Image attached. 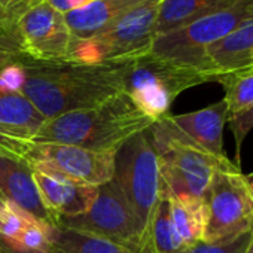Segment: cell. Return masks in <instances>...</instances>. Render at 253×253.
I'll use <instances>...</instances> for the list:
<instances>
[{
    "mask_svg": "<svg viewBox=\"0 0 253 253\" xmlns=\"http://www.w3.org/2000/svg\"><path fill=\"white\" fill-rule=\"evenodd\" d=\"M38 2L39 0H0V30L18 36V20L29 8Z\"/></svg>",
    "mask_w": 253,
    "mask_h": 253,
    "instance_id": "d4e9b609",
    "label": "cell"
},
{
    "mask_svg": "<svg viewBox=\"0 0 253 253\" xmlns=\"http://www.w3.org/2000/svg\"><path fill=\"white\" fill-rule=\"evenodd\" d=\"M154 121L125 92L106 101L48 119L33 136V143H61L95 152H113L133 136L148 130Z\"/></svg>",
    "mask_w": 253,
    "mask_h": 253,
    "instance_id": "7a4b0ae2",
    "label": "cell"
},
{
    "mask_svg": "<svg viewBox=\"0 0 253 253\" xmlns=\"http://www.w3.org/2000/svg\"><path fill=\"white\" fill-rule=\"evenodd\" d=\"M234 2L235 0H163L155 23V36L185 27Z\"/></svg>",
    "mask_w": 253,
    "mask_h": 253,
    "instance_id": "e0dca14e",
    "label": "cell"
},
{
    "mask_svg": "<svg viewBox=\"0 0 253 253\" xmlns=\"http://www.w3.org/2000/svg\"><path fill=\"white\" fill-rule=\"evenodd\" d=\"M252 229L231 240L223 241H198L194 246L188 247L183 253H246Z\"/></svg>",
    "mask_w": 253,
    "mask_h": 253,
    "instance_id": "cb8c5ba5",
    "label": "cell"
},
{
    "mask_svg": "<svg viewBox=\"0 0 253 253\" xmlns=\"http://www.w3.org/2000/svg\"><path fill=\"white\" fill-rule=\"evenodd\" d=\"M6 204V200H5V197L2 195V192H0V210L3 209V206Z\"/></svg>",
    "mask_w": 253,
    "mask_h": 253,
    "instance_id": "d6a6232c",
    "label": "cell"
},
{
    "mask_svg": "<svg viewBox=\"0 0 253 253\" xmlns=\"http://www.w3.org/2000/svg\"><path fill=\"white\" fill-rule=\"evenodd\" d=\"M206 228L203 241L235 238L253 228V201L240 167L222 163L213 173L204 194Z\"/></svg>",
    "mask_w": 253,
    "mask_h": 253,
    "instance_id": "52a82bcc",
    "label": "cell"
},
{
    "mask_svg": "<svg viewBox=\"0 0 253 253\" xmlns=\"http://www.w3.org/2000/svg\"><path fill=\"white\" fill-rule=\"evenodd\" d=\"M17 33L26 57L36 61L64 60L72 39L64 15L45 0H39L21 15Z\"/></svg>",
    "mask_w": 253,
    "mask_h": 253,
    "instance_id": "8fae6325",
    "label": "cell"
},
{
    "mask_svg": "<svg viewBox=\"0 0 253 253\" xmlns=\"http://www.w3.org/2000/svg\"><path fill=\"white\" fill-rule=\"evenodd\" d=\"M29 164L51 169L64 177L88 186H100L113 179L115 154L95 152L61 143H33L26 157Z\"/></svg>",
    "mask_w": 253,
    "mask_h": 253,
    "instance_id": "30bf717a",
    "label": "cell"
},
{
    "mask_svg": "<svg viewBox=\"0 0 253 253\" xmlns=\"http://www.w3.org/2000/svg\"><path fill=\"white\" fill-rule=\"evenodd\" d=\"M30 166L42 201L58 219L81 216L91 209L97 197L95 186L76 183L42 166Z\"/></svg>",
    "mask_w": 253,
    "mask_h": 253,
    "instance_id": "4fadbf2b",
    "label": "cell"
},
{
    "mask_svg": "<svg viewBox=\"0 0 253 253\" xmlns=\"http://www.w3.org/2000/svg\"><path fill=\"white\" fill-rule=\"evenodd\" d=\"M0 192L6 201L30 214L38 223L55 228L58 217L45 206L26 158L0 155Z\"/></svg>",
    "mask_w": 253,
    "mask_h": 253,
    "instance_id": "7c38bea8",
    "label": "cell"
},
{
    "mask_svg": "<svg viewBox=\"0 0 253 253\" xmlns=\"http://www.w3.org/2000/svg\"><path fill=\"white\" fill-rule=\"evenodd\" d=\"M161 2L163 0H146L94 38H72L64 60L103 64L125 61L149 52L155 39V23Z\"/></svg>",
    "mask_w": 253,
    "mask_h": 253,
    "instance_id": "5b68a950",
    "label": "cell"
},
{
    "mask_svg": "<svg viewBox=\"0 0 253 253\" xmlns=\"http://www.w3.org/2000/svg\"><path fill=\"white\" fill-rule=\"evenodd\" d=\"M49 243L60 253H134L104 237L61 225L52 229Z\"/></svg>",
    "mask_w": 253,
    "mask_h": 253,
    "instance_id": "d6986e66",
    "label": "cell"
},
{
    "mask_svg": "<svg viewBox=\"0 0 253 253\" xmlns=\"http://www.w3.org/2000/svg\"><path fill=\"white\" fill-rule=\"evenodd\" d=\"M241 72H253V63H252L247 69H244V70H241Z\"/></svg>",
    "mask_w": 253,
    "mask_h": 253,
    "instance_id": "836d02e7",
    "label": "cell"
},
{
    "mask_svg": "<svg viewBox=\"0 0 253 253\" xmlns=\"http://www.w3.org/2000/svg\"><path fill=\"white\" fill-rule=\"evenodd\" d=\"M253 63V18L238 26L206 52V73L210 82L238 73Z\"/></svg>",
    "mask_w": 253,
    "mask_h": 253,
    "instance_id": "9a60e30c",
    "label": "cell"
},
{
    "mask_svg": "<svg viewBox=\"0 0 253 253\" xmlns=\"http://www.w3.org/2000/svg\"><path fill=\"white\" fill-rule=\"evenodd\" d=\"M244 177H246V182L249 185V189H250V194H252V201H253V173L244 174Z\"/></svg>",
    "mask_w": 253,
    "mask_h": 253,
    "instance_id": "4dcf8cb0",
    "label": "cell"
},
{
    "mask_svg": "<svg viewBox=\"0 0 253 253\" xmlns=\"http://www.w3.org/2000/svg\"><path fill=\"white\" fill-rule=\"evenodd\" d=\"M26 79L21 92L48 119L97 106L124 92V61L82 64L67 60L21 61Z\"/></svg>",
    "mask_w": 253,
    "mask_h": 253,
    "instance_id": "6da1fadb",
    "label": "cell"
},
{
    "mask_svg": "<svg viewBox=\"0 0 253 253\" xmlns=\"http://www.w3.org/2000/svg\"><path fill=\"white\" fill-rule=\"evenodd\" d=\"M0 250L2 253H60L58 250H55L52 246L49 249H43V250H30V249H23V247H18L6 240H3L0 237Z\"/></svg>",
    "mask_w": 253,
    "mask_h": 253,
    "instance_id": "f546056e",
    "label": "cell"
},
{
    "mask_svg": "<svg viewBox=\"0 0 253 253\" xmlns=\"http://www.w3.org/2000/svg\"><path fill=\"white\" fill-rule=\"evenodd\" d=\"M45 122L46 118L21 91L0 88V125L32 140Z\"/></svg>",
    "mask_w": 253,
    "mask_h": 253,
    "instance_id": "ac0fdd59",
    "label": "cell"
},
{
    "mask_svg": "<svg viewBox=\"0 0 253 253\" xmlns=\"http://www.w3.org/2000/svg\"><path fill=\"white\" fill-rule=\"evenodd\" d=\"M228 124L229 128L234 134V140H235V157H237V163L240 164V152H241V145L246 140L247 134L250 133V130L253 128V106L238 115H232L228 118ZM237 164V166H238Z\"/></svg>",
    "mask_w": 253,
    "mask_h": 253,
    "instance_id": "4316f807",
    "label": "cell"
},
{
    "mask_svg": "<svg viewBox=\"0 0 253 253\" xmlns=\"http://www.w3.org/2000/svg\"><path fill=\"white\" fill-rule=\"evenodd\" d=\"M26 54L21 48V41L17 35L0 30V69L20 63Z\"/></svg>",
    "mask_w": 253,
    "mask_h": 253,
    "instance_id": "83f0119b",
    "label": "cell"
},
{
    "mask_svg": "<svg viewBox=\"0 0 253 253\" xmlns=\"http://www.w3.org/2000/svg\"><path fill=\"white\" fill-rule=\"evenodd\" d=\"M113 179L148 238L149 223L161 197L158 155L148 130L137 133L118 149Z\"/></svg>",
    "mask_w": 253,
    "mask_h": 253,
    "instance_id": "ba28073f",
    "label": "cell"
},
{
    "mask_svg": "<svg viewBox=\"0 0 253 253\" xmlns=\"http://www.w3.org/2000/svg\"><path fill=\"white\" fill-rule=\"evenodd\" d=\"M225 89L223 100L229 116L238 115L253 106V72H238L217 79Z\"/></svg>",
    "mask_w": 253,
    "mask_h": 253,
    "instance_id": "7402d4cb",
    "label": "cell"
},
{
    "mask_svg": "<svg viewBox=\"0 0 253 253\" xmlns=\"http://www.w3.org/2000/svg\"><path fill=\"white\" fill-rule=\"evenodd\" d=\"M246 253H253V228H252V234H250V240H249Z\"/></svg>",
    "mask_w": 253,
    "mask_h": 253,
    "instance_id": "1f68e13d",
    "label": "cell"
},
{
    "mask_svg": "<svg viewBox=\"0 0 253 253\" xmlns=\"http://www.w3.org/2000/svg\"><path fill=\"white\" fill-rule=\"evenodd\" d=\"M26 79L21 63H14L0 69V88L6 91H21Z\"/></svg>",
    "mask_w": 253,
    "mask_h": 253,
    "instance_id": "f1b7e54d",
    "label": "cell"
},
{
    "mask_svg": "<svg viewBox=\"0 0 253 253\" xmlns=\"http://www.w3.org/2000/svg\"><path fill=\"white\" fill-rule=\"evenodd\" d=\"M143 2L146 0H95L82 9L64 14V20L72 38L89 39Z\"/></svg>",
    "mask_w": 253,
    "mask_h": 253,
    "instance_id": "2e32d148",
    "label": "cell"
},
{
    "mask_svg": "<svg viewBox=\"0 0 253 253\" xmlns=\"http://www.w3.org/2000/svg\"><path fill=\"white\" fill-rule=\"evenodd\" d=\"M33 148V142L26 139L17 131H12L6 126L0 125V155L26 158Z\"/></svg>",
    "mask_w": 253,
    "mask_h": 253,
    "instance_id": "484cf974",
    "label": "cell"
},
{
    "mask_svg": "<svg viewBox=\"0 0 253 253\" xmlns=\"http://www.w3.org/2000/svg\"><path fill=\"white\" fill-rule=\"evenodd\" d=\"M0 253H2V250H0Z\"/></svg>",
    "mask_w": 253,
    "mask_h": 253,
    "instance_id": "e575fe53",
    "label": "cell"
},
{
    "mask_svg": "<svg viewBox=\"0 0 253 253\" xmlns=\"http://www.w3.org/2000/svg\"><path fill=\"white\" fill-rule=\"evenodd\" d=\"M167 198L170 203V214L173 225L183 244L186 247H191L195 243L203 241L206 228L204 201L170 195H167Z\"/></svg>",
    "mask_w": 253,
    "mask_h": 253,
    "instance_id": "ffe728a7",
    "label": "cell"
},
{
    "mask_svg": "<svg viewBox=\"0 0 253 253\" xmlns=\"http://www.w3.org/2000/svg\"><path fill=\"white\" fill-rule=\"evenodd\" d=\"M188 247L180 240L170 214L167 195L161 194L157 209L152 214L148 231L149 253H183Z\"/></svg>",
    "mask_w": 253,
    "mask_h": 253,
    "instance_id": "44dd1931",
    "label": "cell"
},
{
    "mask_svg": "<svg viewBox=\"0 0 253 253\" xmlns=\"http://www.w3.org/2000/svg\"><path fill=\"white\" fill-rule=\"evenodd\" d=\"M148 131L158 155L161 194L204 201L214 170L229 158L219 160L203 151L176 128L167 115Z\"/></svg>",
    "mask_w": 253,
    "mask_h": 253,
    "instance_id": "3957f363",
    "label": "cell"
},
{
    "mask_svg": "<svg viewBox=\"0 0 253 253\" xmlns=\"http://www.w3.org/2000/svg\"><path fill=\"white\" fill-rule=\"evenodd\" d=\"M209 82L200 70L146 52L124 61V92L154 122L170 113L186 89Z\"/></svg>",
    "mask_w": 253,
    "mask_h": 253,
    "instance_id": "277c9868",
    "label": "cell"
},
{
    "mask_svg": "<svg viewBox=\"0 0 253 253\" xmlns=\"http://www.w3.org/2000/svg\"><path fill=\"white\" fill-rule=\"evenodd\" d=\"M33 223L38 222L9 201H6L3 209L0 210V237L5 240L17 241L21 234Z\"/></svg>",
    "mask_w": 253,
    "mask_h": 253,
    "instance_id": "603a6c76",
    "label": "cell"
},
{
    "mask_svg": "<svg viewBox=\"0 0 253 253\" xmlns=\"http://www.w3.org/2000/svg\"><path fill=\"white\" fill-rule=\"evenodd\" d=\"M58 225L104 237L134 253H149L140 222L115 179L97 186V197L86 213L60 217Z\"/></svg>",
    "mask_w": 253,
    "mask_h": 253,
    "instance_id": "9c48e42d",
    "label": "cell"
},
{
    "mask_svg": "<svg viewBox=\"0 0 253 253\" xmlns=\"http://www.w3.org/2000/svg\"><path fill=\"white\" fill-rule=\"evenodd\" d=\"M253 18V0H235L229 6L177 30L158 35L151 52L206 73V52L238 26ZM209 79V76H207ZM210 82V81H209Z\"/></svg>",
    "mask_w": 253,
    "mask_h": 253,
    "instance_id": "8992f818",
    "label": "cell"
},
{
    "mask_svg": "<svg viewBox=\"0 0 253 253\" xmlns=\"http://www.w3.org/2000/svg\"><path fill=\"white\" fill-rule=\"evenodd\" d=\"M167 118L182 134L203 151L219 160L228 158L223 148V126L228 122L229 112L223 98L195 112L182 115L169 113Z\"/></svg>",
    "mask_w": 253,
    "mask_h": 253,
    "instance_id": "5bb4252c",
    "label": "cell"
}]
</instances>
